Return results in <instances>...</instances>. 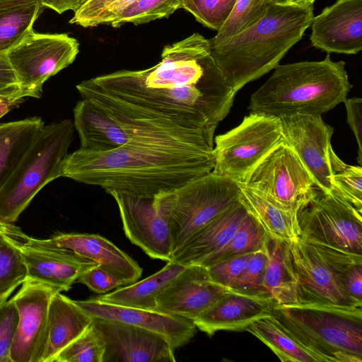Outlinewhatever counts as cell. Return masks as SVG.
I'll use <instances>...</instances> for the list:
<instances>
[{
	"label": "cell",
	"instance_id": "obj_1",
	"mask_svg": "<svg viewBox=\"0 0 362 362\" xmlns=\"http://www.w3.org/2000/svg\"><path fill=\"white\" fill-rule=\"evenodd\" d=\"M76 89L122 127L128 142L183 152L213 151L236 94L199 33L165 46L152 67L100 75Z\"/></svg>",
	"mask_w": 362,
	"mask_h": 362
},
{
	"label": "cell",
	"instance_id": "obj_2",
	"mask_svg": "<svg viewBox=\"0 0 362 362\" xmlns=\"http://www.w3.org/2000/svg\"><path fill=\"white\" fill-rule=\"evenodd\" d=\"M214 165L213 151H176L127 142L105 152L78 148L64 158L60 173L107 193L149 198L175 190L212 171Z\"/></svg>",
	"mask_w": 362,
	"mask_h": 362
},
{
	"label": "cell",
	"instance_id": "obj_3",
	"mask_svg": "<svg viewBox=\"0 0 362 362\" xmlns=\"http://www.w3.org/2000/svg\"><path fill=\"white\" fill-rule=\"evenodd\" d=\"M313 4L270 3L263 17L217 44L211 54L227 84L237 93L274 69L310 26Z\"/></svg>",
	"mask_w": 362,
	"mask_h": 362
},
{
	"label": "cell",
	"instance_id": "obj_4",
	"mask_svg": "<svg viewBox=\"0 0 362 362\" xmlns=\"http://www.w3.org/2000/svg\"><path fill=\"white\" fill-rule=\"evenodd\" d=\"M345 64L332 61L328 53L321 61L277 65L250 96V113L277 118L322 115L344 103L352 88Z\"/></svg>",
	"mask_w": 362,
	"mask_h": 362
},
{
	"label": "cell",
	"instance_id": "obj_5",
	"mask_svg": "<svg viewBox=\"0 0 362 362\" xmlns=\"http://www.w3.org/2000/svg\"><path fill=\"white\" fill-rule=\"evenodd\" d=\"M272 315L319 362H361L362 308L275 305Z\"/></svg>",
	"mask_w": 362,
	"mask_h": 362
},
{
	"label": "cell",
	"instance_id": "obj_6",
	"mask_svg": "<svg viewBox=\"0 0 362 362\" xmlns=\"http://www.w3.org/2000/svg\"><path fill=\"white\" fill-rule=\"evenodd\" d=\"M74 135L69 119L43 127L0 190V221L13 223L44 186L61 177Z\"/></svg>",
	"mask_w": 362,
	"mask_h": 362
},
{
	"label": "cell",
	"instance_id": "obj_7",
	"mask_svg": "<svg viewBox=\"0 0 362 362\" xmlns=\"http://www.w3.org/2000/svg\"><path fill=\"white\" fill-rule=\"evenodd\" d=\"M240 194L239 183L212 171L170 192L169 226L173 252L211 221L236 204Z\"/></svg>",
	"mask_w": 362,
	"mask_h": 362
},
{
	"label": "cell",
	"instance_id": "obj_8",
	"mask_svg": "<svg viewBox=\"0 0 362 362\" xmlns=\"http://www.w3.org/2000/svg\"><path fill=\"white\" fill-rule=\"evenodd\" d=\"M282 140L279 118L250 113L238 126L214 139L212 172L243 184Z\"/></svg>",
	"mask_w": 362,
	"mask_h": 362
},
{
	"label": "cell",
	"instance_id": "obj_9",
	"mask_svg": "<svg viewBox=\"0 0 362 362\" xmlns=\"http://www.w3.org/2000/svg\"><path fill=\"white\" fill-rule=\"evenodd\" d=\"M79 52L76 39L67 34L32 32L6 52L23 98H40L44 83L75 60Z\"/></svg>",
	"mask_w": 362,
	"mask_h": 362
},
{
	"label": "cell",
	"instance_id": "obj_10",
	"mask_svg": "<svg viewBox=\"0 0 362 362\" xmlns=\"http://www.w3.org/2000/svg\"><path fill=\"white\" fill-rule=\"evenodd\" d=\"M344 201L316 189L298 213L300 240L362 255V216Z\"/></svg>",
	"mask_w": 362,
	"mask_h": 362
},
{
	"label": "cell",
	"instance_id": "obj_11",
	"mask_svg": "<svg viewBox=\"0 0 362 362\" xmlns=\"http://www.w3.org/2000/svg\"><path fill=\"white\" fill-rule=\"evenodd\" d=\"M245 186L280 206L298 212L317 189L296 152L283 139L251 172Z\"/></svg>",
	"mask_w": 362,
	"mask_h": 362
},
{
	"label": "cell",
	"instance_id": "obj_12",
	"mask_svg": "<svg viewBox=\"0 0 362 362\" xmlns=\"http://www.w3.org/2000/svg\"><path fill=\"white\" fill-rule=\"evenodd\" d=\"M123 230L130 242L148 256L165 262L173 252L169 226V192L154 197H140L115 192Z\"/></svg>",
	"mask_w": 362,
	"mask_h": 362
},
{
	"label": "cell",
	"instance_id": "obj_13",
	"mask_svg": "<svg viewBox=\"0 0 362 362\" xmlns=\"http://www.w3.org/2000/svg\"><path fill=\"white\" fill-rule=\"evenodd\" d=\"M297 303L352 309L362 308L342 286L339 275L310 245L288 243Z\"/></svg>",
	"mask_w": 362,
	"mask_h": 362
},
{
	"label": "cell",
	"instance_id": "obj_14",
	"mask_svg": "<svg viewBox=\"0 0 362 362\" xmlns=\"http://www.w3.org/2000/svg\"><path fill=\"white\" fill-rule=\"evenodd\" d=\"M1 223L6 230L30 245L57 253H74L96 262L124 286L137 281L142 274V269L135 260L100 235L61 233L41 240L29 237L13 223Z\"/></svg>",
	"mask_w": 362,
	"mask_h": 362
},
{
	"label": "cell",
	"instance_id": "obj_15",
	"mask_svg": "<svg viewBox=\"0 0 362 362\" xmlns=\"http://www.w3.org/2000/svg\"><path fill=\"white\" fill-rule=\"evenodd\" d=\"M279 119L283 139L296 152L316 187L332 194V160L335 154L331 146L333 128L321 115L296 114Z\"/></svg>",
	"mask_w": 362,
	"mask_h": 362
},
{
	"label": "cell",
	"instance_id": "obj_16",
	"mask_svg": "<svg viewBox=\"0 0 362 362\" xmlns=\"http://www.w3.org/2000/svg\"><path fill=\"white\" fill-rule=\"evenodd\" d=\"M56 291L47 284L26 279L12 298L19 320L11 362H42L47 347L49 305Z\"/></svg>",
	"mask_w": 362,
	"mask_h": 362
},
{
	"label": "cell",
	"instance_id": "obj_17",
	"mask_svg": "<svg viewBox=\"0 0 362 362\" xmlns=\"http://www.w3.org/2000/svg\"><path fill=\"white\" fill-rule=\"evenodd\" d=\"M102 334L105 350L103 362H175V349L163 336L116 320L93 317Z\"/></svg>",
	"mask_w": 362,
	"mask_h": 362
},
{
	"label": "cell",
	"instance_id": "obj_18",
	"mask_svg": "<svg viewBox=\"0 0 362 362\" xmlns=\"http://www.w3.org/2000/svg\"><path fill=\"white\" fill-rule=\"evenodd\" d=\"M231 290L214 281L206 267L189 265L156 296L155 310L194 320Z\"/></svg>",
	"mask_w": 362,
	"mask_h": 362
},
{
	"label": "cell",
	"instance_id": "obj_19",
	"mask_svg": "<svg viewBox=\"0 0 362 362\" xmlns=\"http://www.w3.org/2000/svg\"><path fill=\"white\" fill-rule=\"evenodd\" d=\"M313 47L327 52L356 54L362 49V0H337L311 21Z\"/></svg>",
	"mask_w": 362,
	"mask_h": 362
},
{
	"label": "cell",
	"instance_id": "obj_20",
	"mask_svg": "<svg viewBox=\"0 0 362 362\" xmlns=\"http://www.w3.org/2000/svg\"><path fill=\"white\" fill-rule=\"evenodd\" d=\"M74 302L92 317L122 322L156 332L165 337L175 350L188 344L197 332L193 320L177 315L112 305L94 298Z\"/></svg>",
	"mask_w": 362,
	"mask_h": 362
},
{
	"label": "cell",
	"instance_id": "obj_21",
	"mask_svg": "<svg viewBox=\"0 0 362 362\" xmlns=\"http://www.w3.org/2000/svg\"><path fill=\"white\" fill-rule=\"evenodd\" d=\"M0 230L19 248L27 270V279L47 284L59 292L67 291L96 262L74 254H59L30 245L6 230Z\"/></svg>",
	"mask_w": 362,
	"mask_h": 362
},
{
	"label": "cell",
	"instance_id": "obj_22",
	"mask_svg": "<svg viewBox=\"0 0 362 362\" xmlns=\"http://www.w3.org/2000/svg\"><path fill=\"white\" fill-rule=\"evenodd\" d=\"M273 300L255 294L230 291L193 322L209 336L218 331H245L257 319L272 315Z\"/></svg>",
	"mask_w": 362,
	"mask_h": 362
},
{
	"label": "cell",
	"instance_id": "obj_23",
	"mask_svg": "<svg viewBox=\"0 0 362 362\" xmlns=\"http://www.w3.org/2000/svg\"><path fill=\"white\" fill-rule=\"evenodd\" d=\"M247 212L240 199L236 204L214 218L174 251L170 261L185 266L199 264L230 240Z\"/></svg>",
	"mask_w": 362,
	"mask_h": 362
},
{
	"label": "cell",
	"instance_id": "obj_24",
	"mask_svg": "<svg viewBox=\"0 0 362 362\" xmlns=\"http://www.w3.org/2000/svg\"><path fill=\"white\" fill-rule=\"evenodd\" d=\"M73 112V123L79 136L81 149L105 152L129 141L122 127L90 100L82 98L75 105Z\"/></svg>",
	"mask_w": 362,
	"mask_h": 362
},
{
	"label": "cell",
	"instance_id": "obj_25",
	"mask_svg": "<svg viewBox=\"0 0 362 362\" xmlns=\"http://www.w3.org/2000/svg\"><path fill=\"white\" fill-rule=\"evenodd\" d=\"M93 322V317L78 307L74 300L54 293L48 309V341L42 362H54L59 354L81 335Z\"/></svg>",
	"mask_w": 362,
	"mask_h": 362
},
{
	"label": "cell",
	"instance_id": "obj_26",
	"mask_svg": "<svg viewBox=\"0 0 362 362\" xmlns=\"http://www.w3.org/2000/svg\"><path fill=\"white\" fill-rule=\"evenodd\" d=\"M240 199L270 238L286 243L300 240L296 211L283 208L259 192L240 184Z\"/></svg>",
	"mask_w": 362,
	"mask_h": 362
},
{
	"label": "cell",
	"instance_id": "obj_27",
	"mask_svg": "<svg viewBox=\"0 0 362 362\" xmlns=\"http://www.w3.org/2000/svg\"><path fill=\"white\" fill-rule=\"evenodd\" d=\"M187 267L167 262L163 269L146 279L94 298L112 305L155 310L156 296Z\"/></svg>",
	"mask_w": 362,
	"mask_h": 362
},
{
	"label": "cell",
	"instance_id": "obj_28",
	"mask_svg": "<svg viewBox=\"0 0 362 362\" xmlns=\"http://www.w3.org/2000/svg\"><path fill=\"white\" fill-rule=\"evenodd\" d=\"M45 125L38 117L0 124V190Z\"/></svg>",
	"mask_w": 362,
	"mask_h": 362
},
{
	"label": "cell",
	"instance_id": "obj_29",
	"mask_svg": "<svg viewBox=\"0 0 362 362\" xmlns=\"http://www.w3.org/2000/svg\"><path fill=\"white\" fill-rule=\"evenodd\" d=\"M269 258L263 286L275 305L297 303L296 285L288 252V243L267 235Z\"/></svg>",
	"mask_w": 362,
	"mask_h": 362
},
{
	"label": "cell",
	"instance_id": "obj_30",
	"mask_svg": "<svg viewBox=\"0 0 362 362\" xmlns=\"http://www.w3.org/2000/svg\"><path fill=\"white\" fill-rule=\"evenodd\" d=\"M267 346L283 362H319L272 315L252 322L245 329Z\"/></svg>",
	"mask_w": 362,
	"mask_h": 362
},
{
	"label": "cell",
	"instance_id": "obj_31",
	"mask_svg": "<svg viewBox=\"0 0 362 362\" xmlns=\"http://www.w3.org/2000/svg\"><path fill=\"white\" fill-rule=\"evenodd\" d=\"M43 6L38 0L0 1V51L6 53L34 31Z\"/></svg>",
	"mask_w": 362,
	"mask_h": 362
},
{
	"label": "cell",
	"instance_id": "obj_32",
	"mask_svg": "<svg viewBox=\"0 0 362 362\" xmlns=\"http://www.w3.org/2000/svg\"><path fill=\"white\" fill-rule=\"evenodd\" d=\"M267 235L263 228L248 211L230 240L221 249L205 257L199 264L209 267L224 259L254 252L262 246Z\"/></svg>",
	"mask_w": 362,
	"mask_h": 362
},
{
	"label": "cell",
	"instance_id": "obj_33",
	"mask_svg": "<svg viewBox=\"0 0 362 362\" xmlns=\"http://www.w3.org/2000/svg\"><path fill=\"white\" fill-rule=\"evenodd\" d=\"M27 279L21 252L0 230V303Z\"/></svg>",
	"mask_w": 362,
	"mask_h": 362
},
{
	"label": "cell",
	"instance_id": "obj_34",
	"mask_svg": "<svg viewBox=\"0 0 362 362\" xmlns=\"http://www.w3.org/2000/svg\"><path fill=\"white\" fill-rule=\"evenodd\" d=\"M332 186L331 194L344 201L362 214V168L349 165L336 154L332 160Z\"/></svg>",
	"mask_w": 362,
	"mask_h": 362
},
{
	"label": "cell",
	"instance_id": "obj_35",
	"mask_svg": "<svg viewBox=\"0 0 362 362\" xmlns=\"http://www.w3.org/2000/svg\"><path fill=\"white\" fill-rule=\"evenodd\" d=\"M270 3L269 0H236L224 24L209 40L210 44H217L256 23L263 17Z\"/></svg>",
	"mask_w": 362,
	"mask_h": 362
},
{
	"label": "cell",
	"instance_id": "obj_36",
	"mask_svg": "<svg viewBox=\"0 0 362 362\" xmlns=\"http://www.w3.org/2000/svg\"><path fill=\"white\" fill-rule=\"evenodd\" d=\"M105 342L93 322L78 338L65 347L54 362H103Z\"/></svg>",
	"mask_w": 362,
	"mask_h": 362
},
{
	"label": "cell",
	"instance_id": "obj_37",
	"mask_svg": "<svg viewBox=\"0 0 362 362\" xmlns=\"http://www.w3.org/2000/svg\"><path fill=\"white\" fill-rule=\"evenodd\" d=\"M183 0H137L111 24L119 28L125 23L143 24L166 18L181 8Z\"/></svg>",
	"mask_w": 362,
	"mask_h": 362
},
{
	"label": "cell",
	"instance_id": "obj_38",
	"mask_svg": "<svg viewBox=\"0 0 362 362\" xmlns=\"http://www.w3.org/2000/svg\"><path fill=\"white\" fill-rule=\"evenodd\" d=\"M268 258L267 235L262 246L254 252L247 266L233 284L230 288L238 292L269 297L263 286V279Z\"/></svg>",
	"mask_w": 362,
	"mask_h": 362
},
{
	"label": "cell",
	"instance_id": "obj_39",
	"mask_svg": "<svg viewBox=\"0 0 362 362\" xmlns=\"http://www.w3.org/2000/svg\"><path fill=\"white\" fill-rule=\"evenodd\" d=\"M236 0H183L181 8L205 27L218 31L230 16Z\"/></svg>",
	"mask_w": 362,
	"mask_h": 362
},
{
	"label": "cell",
	"instance_id": "obj_40",
	"mask_svg": "<svg viewBox=\"0 0 362 362\" xmlns=\"http://www.w3.org/2000/svg\"><path fill=\"white\" fill-rule=\"evenodd\" d=\"M18 320V311L13 298L0 303V362H11V349Z\"/></svg>",
	"mask_w": 362,
	"mask_h": 362
},
{
	"label": "cell",
	"instance_id": "obj_41",
	"mask_svg": "<svg viewBox=\"0 0 362 362\" xmlns=\"http://www.w3.org/2000/svg\"><path fill=\"white\" fill-rule=\"evenodd\" d=\"M254 252L238 255L206 267L211 279L216 283L230 288Z\"/></svg>",
	"mask_w": 362,
	"mask_h": 362
},
{
	"label": "cell",
	"instance_id": "obj_42",
	"mask_svg": "<svg viewBox=\"0 0 362 362\" xmlns=\"http://www.w3.org/2000/svg\"><path fill=\"white\" fill-rule=\"evenodd\" d=\"M77 281L86 285L90 291L100 294L124 286L119 279L99 265L85 271L79 276Z\"/></svg>",
	"mask_w": 362,
	"mask_h": 362
},
{
	"label": "cell",
	"instance_id": "obj_43",
	"mask_svg": "<svg viewBox=\"0 0 362 362\" xmlns=\"http://www.w3.org/2000/svg\"><path fill=\"white\" fill-rule=\"evenodd\" d=\"M0 96L23 102L21 86L6 53L0 51Z\"/></svg>",
	"mask_w": 362,
	"mask_h": 362
},
{
	"label": "cell",
	"instance_id": "obj_44",
	"mask_svg": "<svg viewBox=\"0 0 362 362\" xmlns=\"http://www.w3.org/2000/svg\"><path fill=\"white\" fill-rule=\"evenodd\" d=\"M346 111V121L351 129L358 144L356 158L360 166L362 165V99L361 98H346L344 101Z\"/></svg>",
	"mask_w": 362,
	"mask_h": 362
},
{
	"label": "cell",
	"instance_id": "obj_45",
	"mask_svg": "<svg viewBox=\"0 0 362 362\" xmlns=\"http://www.w3.org/2000/svg\"><path fill=\"white\" fill-rule=\"evenodd\" d=\"M339 279L346 292L362 303V264H354L344 270Z\"/></svg>",
	"mask_w": 362,
	"mask_h": 362
},
{
	"label": "cell",
	"instance_id": "obj_46",
	"mask_svg": "<svg viewBox=\"0 0 362 362\" xmlns=\"http://www.w3.org/2000/svg\"><path fill=\"white\" fill-rule=\"evenodd\" d=\"M115 0H89L83 7L74 13L69 23L88 28L90 21L106 6Z\"/></svg>",
	"mask_w": 362,
	"mask_h": 362
},
{
	"label": "cell",
	"instance_id": "obj_47",
	"mask_svg": "<svg viewBox=\"0 0 362 362\" xmlns=\"http://www.w3.org/2000/svg\"><path fill=\"white\" fill-rule=\"evenodd\" d=\"M137 0H115L100 12L89 23L88 28L110 25L122 13Z\"/></svg>",
	"mask_w": 362,
	"mask_h": 362
},
{
	"label": "cell",
	"instance_id": "obj_48",
	"mask_svg": "<svg viewBox=\"0 0 362 362\" xmlns=\"http://www.w3.org/2000/svg\"><path fill=\"white\" fill-rule=\"evenodd\" d=\"M43 7L49 8L61 14L71 10L76 12L89 0H38Z\"/></svg>",
	"mask_w": 362,
	"mask_h": 362
},
{
	"label": "cell",
	"instance_id": "obj_49",
	"mask_svg": "<svg viewBox=\"0 0 362 362\" xmlns=\"http://www.w3.org/2000/svg\"><path fill=\"white\" fill-rule=\"evenodd\" d=\"M21 103L22 101L18 100L4 98L0 96V118Z\"/></svg>",
	"mask_w": 362,
	"mask_h": 362
},
{
	"label": "cell",
	"instance_id": "obj_50",
	"mask_svg": "<svg viewBox=\"0 0 362 362\" xmlns=\"http://www.w3.org/2000/svg\"><path fill=\"white\" fill-rule=\"evenodd\" d=\"M315 0H288L289 4L298 5H308L313 4Z\"/></svg>",
	"mask_w": 362,
	"mask_h": 362
},
{
	"label": "cell",
	"instance_id": "obj_51",
	"mask_svg": "<svg viewBox=\"0 0 362 362\" xmlns=\"http://www.w3.org/2000/svg\"><path fill=\"white\" fill-rule=\"evenodd\" d=\"M272 3L276 4H281V5H286L288 4L289 1L288 0H269Z\"/></svg>",
	"mask_w": 362,
	"mask_h": 362
},
{
	"label": "cell",
	"instance_id": "obj_52",
	"mask_svg": "<svg viewBox=\"0 0 362 362\" xmlns=\"http://www.w3.org/2000/svg\"><path fill=\"white\" fill-rule=\"evenodd\" d=\"M1 1V0H0Z\"/></svg>",
	"mask_w": 362,
	"mask_h": 362
}]
</instances>
